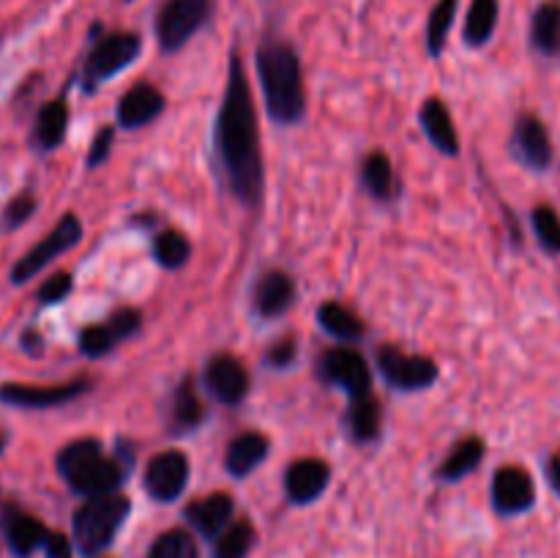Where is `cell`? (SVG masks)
<instances>
[{
    "mask_svg": "<svg viewBox=\"0 0 560 558\" xmlns=\"http://www.w3.org/2000/svg\"><path fill=\"white\" fill-rule=\"evenodd\" d=\"M148 558H200L197 542L189 531L173 528L164 531L148 550Z\"/></svg>",
    "mask_w": 560,
    "mask_h": 558,
    "instance_id": "cell-34",
    "label": "cell"
},
{
    "mask_svg": "<svg viewBox=\"0 0 560 558\" xmlns=\"http://www.w3.org/2000/svg\"><path fill=\"white\" fill-rule=\"evenodd\" d=\"M164 93L151 82H137L118 104V124L124 129H142L164 113Z\"/></svg>",
    "mask_w": 560,
    "mask_h": 558,
    "instance_id": "cell-17",
    "label": "cell"
},
{
    "mask_svg": "<svg viewBox=\"0 0 560 558\" xmlns=\"http://www.w3.org/2000/svg\"><path fill=\"white\" fill-rule=\"evenodd\" d=\"M131 503L129 498L113 492V496H98V498H85L80 509L74 512L71 520V531H74V545L77 550L85 558L98 556V553L107 550L109 545L118 536L120 525L129 518Z\"/></svg>",
    "mask_w": 560,
    "mask_h": 558,
    "instance_id": "cell-4",
    "label": "cell"
},
{
    "mask_svg": "<svg viewBox=\"0 0 560 558\" xmlns=\"http://www.w3.org/2000/svg\"><path fill=\"white\" fill-rule=\"evenodd\" d=\"M153 257L164 268H184L191 257V244L178 230H164L153 239Z\"/></svg>",
    "mask_w": 560,
    "mask_h": 558,
    "instance_id": "cell-33",
    "label": "cell"
},
{
    "mask_svg": "<svg viewBox=\"0 0 560 558\" xmlns=\"http://www.w3.org/2000/svg\"><path fill=\"white\" fill-rule=\"evenodd\" d=\"M320 372L328 383L345 388L350 399L372 394V372L364 356L353 348H334L320 356Z\"/></svg>",
    "mask_w": 560,
    "mask_h": 558,
    "instance_id": "cell-9",
    "label": "cell"
},
{
    "mask_svg": "<svg viewBox=\"0 0 560 558\" xmlns=\"http://www.w3.org/2000/svg\"><path fill=\"white\" fill-rule=\"evenodd\" d=\"M91 392V381L88 377H77V381L60 383V386H25V383H3L0 386V403L14 405V408H58V405L71 403V399L82 397Z\"/></svg>",
    "mask_w": 560,
    "mask_h": 558,
    "instance_id": "cell-10",
    "label": "cell"
},
{
    "mask_svg": "<svg viewBox=\"0 0 560 558\" xmlns=\"http://www.w3.org/2000/svg\"><path fill=\"white\" fill-rule=\"evenodd\" d=\"M80 241H82V222L74 217V213H66V217L60 219V222L55 224V228L49 230V233L44 235L36 246H31V249H27L25 255H22L14 266H11L9 279L14 284L31 282V279L38 277V274H42L44 268L55 260V257H60L63 252L74 249Z\"/></svg>",
    "mask_w": 560,
    "mask_h": 558,
    "instance_id": "cell-6",
    "label": "cell"
},
{
    "mask_svg": "<svg viewBox=\"0 0 560 558\" xmlns=\"http://www.w3.org/2000/svg\"><path fill=\"white\" fill-rule=\"evenodd\" d=\"M377 367L383 377L399 392H419V388L432 386L438 381V364L427 356L402 353L394 345L377 350Z\"/></svg>",
    "mask_w": 560,
    "mask_h": 558,
    "instance_id": "cell-8",
    "label": "cell"
},
{
    "mask_svg": "<svg viewBox=\"0 0 560 558\" xmlns=\"http://www.w3.org/2000/svg\"><path fill=\"white\" fill-rule=\"evenodd\" d=\"M536 503V485L530 479V474L520 465H506V468H498L492 476V507L498 514H523L528 509H534Z\"/></svg>",
    "mask_w": 560,
    "mask_h": 558,
    "instance_id": "cell-13",
    "label": "cell"
},
{
    "mask_svg": "<svg viewBox=\"0 0 560 558\" xmlns=\"http://www.w3.org/2000/svg\"><path fill=\"white\" fill-rule=\"evenodd\" d=\"M206 386L219 403L238 405L249 392V372L235 356H213L206 367Z\"/></svg>",
    "mask_w": 560,
    "mask_h": 558,
    "instance_id": "cell-15",
    "label": "cell"
},
{
    "mask_svg": "<svg viewBox=\"0 0 560 558\" xmlns=\"http://www.w3.org/2000/svg\"><path fill=\"white\" fill-rule=\"evenodd\" d=\"M255 525L249 520H235L213 542V558H246L255 547Z\"/></svg>",
    "mask_w": 560,
    "mask_h": 558,
    "instance_id": "cell-31",
    "label": "cell"
},
{
    "mask_svg": "<svg viewBox=\"0 0 560 558\" xmlns=\"http://www.w3.org/2000/svg\"><path fill=\"white\" fill-rule=\"evenodd\" d=\"M3 446H5V438L0 435V454H3Z\"/></svg>",
    "mask_w": 560,
    "mask_h": 558,
    "instance_id": "cell-43",
    "label": "cell"
},
{
    "mask_svg": "<svg viewBox=\"0 0 560 558\" xmlns=\"http://www.w3.org/2000/svg\"><path fill=\"white\" fill-rule=\"evenodd\" d=\"M257 74H260L266 109L273 124L293 126L306 115V91L301 58L293 44L273 38L257 47Z\"/></svg>",
    "mask_w": 560,
    "mask_h": 558,
    "instance_id": "cell-2",
    "label": "cell"
},
{
    "mask_svg": "<svg viewBox=\"0 0 560 558\" xmlns=\"http://www.w3.org/2000/svg\"><path fill=\"white\" fill-rule=\"evenodd\" d=\"M189 485V460L178 449L159 452L145 468V490L153 501L170 503Z\"/></svg>",
    "mask_w": 560,
    "mask_h": 558,
    "instance_id": "cell-11",
    "label": "cell"
},
{
    "mask_svg": "<svg viewBox=\"0 0 560 558\" xmlns=\"http://www.w3.org/2000/svg\"><path fill=\"white\" fill-rule=\"evenodd\" d=\"M534 233L547 255H560V217L552 206H536L530 213Z\"/></svg>",
    "mask_w": 560,
    "mask_h": 558,
    "instance_id": "cell-35",
    "label": "cell"
},
{
    "mask_svg": "<svg viewBox=\"0 0 560 558\" xmlns=\"http://www.w3.org/2000/svg\"><path fill=\"white\" fill-rule=\"evenodd\" d=\"M459 0H438L430 11V20H427V49H430L432 58L443 53L446 47V38L452 33L454 16H457Z\"/></svg>",
    "mask_w": 560,
    "mask_h": 558,
    "instance_id": "cell-32",
    "label": "cell"
},
{
    "mask_svg": "<svg viewBox=\"0 0 560 558\" xmlns=\"http://www.w3.org/2000/svg\"><path fill=\"white\" fill-rule=\"evenodd\" d=\"M69 131V104L66 98H52L44 104L33 126V146L38 151H55Z\"/></svg>",
    "mask_w": 560,
    "mask_h": 558,
    "instance_id": "cell-23",
    "label": "cell"
},
{
    "mask_svg": "<svg viewBox=\"0 0 560 558\" xmlns=\"http://www.w3.org/2000/svg\"><path fill=\"white\" fill-rule=\"evenodd\" d=\"M266 359L271 367H288L290 361L295 359V342L293 339H282V342H277L271 350H268Z\"/></svg>",
    "mask_w": 560,
    "mask_h": 558,
    "instance_id": "cell-39",
    "label": "cell"
},
{
    "mask_svg": "<svg viewBox=\"0 0 560 558\" xmlns=\"http://www.w3.org/2000/svg\"><path fill=\"white\" fill-rule=\"evenodd\" d=\"M55 465H58L60 479L82 498L113 496L129 474L126 465L118 457H107L102 443L93 438L66 443L55 457Z\"/></svg>",
    "mask_w": 560,
    "mask_h": 558,
    "instance_id": "cell-3",
    "label": "cell"
},
{
    "mask_svg": "<svg viewBox=\"0 0 560 558\" xmlns=\"http://www.w3.org/2000/svg\"><path fill=\"white\" fill-rule=\"evenodd\" d=\"M233 512H235V503L228 492H211V496L200 498V501L186 507V520H189L202 536L217 539V536L230 525Z\"/></svg>",
    "mask_w": 560,
    "mask_h": 558,
    "instance_id": "cell-18",
    "label": "cell"
},
{
    "mask_svg": "<svg viewBox=\"0 0 560 558\" xmlns=\"http://www.w3.org/2000/svg\"><path fill=\"white\" fill-rule=\"evenodd\" d=\"M36 195L33 191H20L16 197H11L9 206L3 208V228L5 230H16L27 222V219L36 213Z\"/></svg>",
    "mask_w": 560,
    "mask_h": 558,
    "instance_id": "cell-36",
    "label": "cell"
},
{
    "mask_svg": "<svg viewBox=\"0 0 560 558\" xmlns=\"http://www.w3.org/2000/svg\"><path fill=\"white\" fill-rule=\"evenodd\" d=\"M481 460H485V441L476 435H470V438H465V441H459L457 446L448 452V457L443 460L441 468L435 470V476L443 481L465 479L470 470L479 468Z\"/></svg>",
    "mask_w": 560,
    "mask_h": 558,
    "instance_id": "cell-26",
    "label": "cell"
},
{
    "mask_svg": "<svg viewBox=\"0 0 560 558\" xmlns=\"http://www.w3.org/2000/svg\"><path fill=\"white\" fill-rule=\"evenodd\" d=\"M71 288H74V279H71L69 271H60L55 274V277H49L47 282L38 288L36 299L42 306H52V304H60V301L66 299V295L71 293Z\"/></svg>",
    "mask_w": 560,
    "mask_h": 558,
    "instance_id": "cell-37",
    "label": "cell"
},
{
    "mask_svg": "<svg viewBox=\"0 0 560 558\" xmlns=\"http://www.w3.org/2000/svg\"><path fill=\"white\" fill-rule=\"evenodd\" d=\"M381 425H383V410H381V403H377L372 394L350 399L348 427H350V438H353L355 443L375 441V438L381 435Z\"/></svg>",
    "mask_w": 560,
    "mask_h": 558,
    "instance_id": "cell-28",
    "label": "cell"
},
{
    "mask_svg": "<svg viewBox=\"0 0 560 558\" xmlns=\"http://www.w3.org/2000/svg\"><path fill=\"white\" fill-rule=\"evenodd\" d=\"M142 49V38L137 33L129 31H115L104 33L96 44L91 47V53L82 60L80 71V85L85 93L96 91L102 82H107L109 77L120 74L126 66H131L137 60Z\"/></svg>",
    "mask_w": 560,
    "mask_h": 558,
    "instance_id": "cell-5",
    "label": "cell"
},
{
    "mask_svg": "<svg viewBox=\"0 0 560 558\" xmlns=\"http://www.w3.org/2000/svg\"><path fill=\"white\" fill-rule=\"evenodd\" d=\"M268 446L271 443H268V438L262 432H241L238 438L230 441L228 454H224V468L233 476H238V479H244V476H249L266 460Z\"/></svg>",
    "mask_w": 560,
    "mask_h": 558,
    "instance_id": "cell-22",
    "label": "cell"
},
{
    "mask_svg": "<svg viewBox=\"0 0 560 558\" xmlns=\"http://www.w3.org/2000/svg\"><path fill=\"white\" fill-rule=\"evenodd\" d=\"M44 556L47 558H71V542L63 534L49 531L47 542H44Z\"/></svg>",
    "mask_w": 560,
    "mask_h": 558,
    "instance_id": "cell-40",
    "label": "cell"
},
{
    "mask_svg": "<svg viewBox=\"0 0 560 558\" xmlns=\"http://www.w3.org/2000/svg\"><path fill=\"white\" fill-rule=\"evenodd\" d=\"M202 421H206V405H202L195 381L186 377L173 394V427L175 430H195Z\"/></svg>",
    "mask_w": 560,
    "mask_h": 558,
    "instance_id": "cell-30",
    "label": "cell"
},
{
    "mask_svg": "<svg viewBox=\"0 0 560 558\" xmlns=\"http://www.w3.org/2000/svg\"><path fill=\"white\" fill-rule=\"evenodd\" d=\"M113 140H115L113 126H104V129H98V135L93 137V142H91V151H88V159H85L88 167L93 170V167H98V164L107 162L109 148H113Z\"/></svg>",
    "mask_w": 560,
    "mask_h": 558,
    "instance_id": "cell-38",
    "label": "cell"
},
{
    "mask_svg": "<svg viewBox=\"0 0 560 558\" xmlns=\"http://www.w3.org/2000/svg\"><path fill=\"white\" fill-rule=\"evenodd\" d=\"M512 151L530 170H550L552 159H556L550 131L536 115H523L517 120L512 135Z\"/></svg>",
    "mask_w": 560,
    "mask_h": 558,
    "instance_id": "cell-14",
    "label": "cell"
},
{
    "mask_svg": "<svg viewBox=\"0 0 560 558\" xmlns=\"http://www.w3.org/2000/svg\"><path fill=\"white\" fill-rule=\"evenodd\" d=\"M49 528L36 520L33 514L22 512V509L11 507L5 512V542H9V550L16 558H27L31 553L44 550V542H47Z\"/></svg>",
    "mask_w": 560,
    "mask_h": 558,
    "instance_id": "cell-20",
    "label": "cell"
},
{
    "mask_svg": "<svg viewBox=\"0 0 560 558\" xmlns=\"http://www.w3.org/2000/svg\"><path fill=\"white\" fill-rule=\"evenodd\" d=\"M295 284L290 274L284 271H266L255 284V312L260 317H279L293 306Z\"/></svg>",
    "mask_w": 560,
    "mask_h": 558,
    "instance_id": "cell-19",
    "label": "cell"
},
{
    "mask_svg": "<svg viewBox=\"0 0 560 558\" xmlns=\"http://www.w3.org/2000/svg\"><path fill=\"white\" fill-rule=\"evenodd\" d=\"M213 137H217L219 164H222V173L235 200L249 208L260 206L262 189H266V170H262L260 135H257L255 98H252V88L238 53H233L230 58L228 91H224L222 107H219Z\"/></svg>",
    "mask_w": 560,
    "mask_h": 558,
    "instance_id": "cell-1",
    "label": "cell"
},
{
    "mask_svg": "<svg viewBox=\"0 0 560 558\" xmlns=\"http://www.w3.org/2000/svg\"><path fill=\"white\" fill-rule=\"evenodd\" d=\"M419 120H421V129H424L427 140H430L438 151L446 153V156H457L459 135H457V129H454L452 113H448V107L441 102V98L438 96L427 98V102L421 104Z\"/></svg>",
    "mask_w": 560,
    "mask_h": 558,
    "instance_id": "cell-21",
    "label": "cell"
},
{
    "mask_svg": "<svg viewBox=\"0 0 560 558\" xmlns=\"http://www.w3.org/2000/svg\"><path fill=\"white\" fill-rule=\"evenodd\" d=\"M42 345H44V339L38 337V334L33 332V328H31V332H25V334H22V348H25L27 353L38 356V353H42Z\"/></svg>",
    "mask_w": 560,
    "mask_h": 558,
    "instance_id": "cell-42",
    "label": "cell"
},
{
    "mask_svg": "<svg viewBox=\"0 0 560 558\" xmlns=\"http://www.w3.org/2000/svg\"><path fill=\"white\" fill-rule=\"evenodd\" d=\"M211 0H164L156 11V38L164 53H175L195 38L211 16Z\"/></svg>",
    "mask_w": 560,
    "mask_h": 558,
    "instance_id": "cell-7",
    "label": "cell"
},
{
    "mask_svg": "<svg viewBox=\"0 0 560 558\" xmlns=\"http://www.w3.org/2000/svg\"><path fill=\"white\" fill-rule=\"evenodd\" d=\"M328 481H331V468L328 463L317 457L295 460L288 470H284V492H288L290 503H304L317 501L326 492Z\"/></svg>",
    "mask_w": 560,
    "mask_h": 558,
    "instance_id": "cell-16",
    "label": "cell"
},
{
    "mask_svg": "<svg viewBox=\"0 0 560 558\" xmlns=\"http://www.w3.org/2000/svg\"><path fill=\"white\" fill-rule=\"evenodd\" d=\"M317 323L326 334H331L339 342H355V339L364 337V323L348 306L337 304V301H326L317 310Z\"/></svg>",
    "mask_w": 560,
    "mask_h": 558,
    "instance_id": "cell-27",
    "label": "cell"
},
{
    "mask_svg": "<svg viewBox=\"0 0 560 558\" xmlns=\"http://www.w3.org/2000/svg\"><path fill=\"white\" fill-rule=\"evenodd\" d=\"M361 181H364L366 195L375 197V200H394L397 197V173H394L392 162H388L386 153H370L361 164Z\"/></svg>",
    "mask_w": 560,
    "mask_h": 558,
    "instance_id": "cell-25",
    "label": "cell"
},
{
    "mask_svg": "<svg viewBox=\"0 0 560 558\" xmlns=\"http://www.w3.org/2000/svg\"><path fill=\"white\" fill-rule=\"evenodd\" d=\"M530 44L545 58L560 55V0H545L530 20Z\"/></svg>",
    "mask_w": 560,
    "mask_h": 558,
    "instance_id": "cell-24",
    "label": "cell"
},
{
    "mask_svg": "<svg viewBox=\"0 0 560 558\" xmlns=\"http://www.w3.org/2000/svg\"><path fill=\"white\" fill-rule=\"evenodd\" d=\"M142 315L137 310H118L107 317L104 323L96 326H88L85 332H80V350L88 359H102V356L113 353L118 348V342L129 339L131 334L140 332Z\"/></svg>",
    "mask_w": 560,
    "mask_h": 558,
    "instance_id": "cell-12",
    "label": "cell"
},
{
    "mask_svg": "<svg viewBox=\"0 0 560 558\" xmlns=\"http://www.w3.org/2000/svg\"><path fill=\"white\" fill-rule=\"evenodd\" d=\"M545 470H547V481H550L552 492H556V496H560V452L550 454V460H547Z\"/></svg>",
    "mask_w": 560,
    "mask_h": 558,
    "instance_id": "cell-41",
    "label": "cell"
},
{
    "mask_svg": "<svg viewBox=\"0 0 560 558\" xmlns=\"http://www.w3.org/2000/svg\"><path fill=\"white\" fill-rule=\"evenodd\" d=\"M498 14H501V3L498 0H474L465 16V42L470 47H485L492 38L498 27Z\"/></svg>",
    "mask_w": 560,
    "mask_h": 558,
    "instance_id": "cell-29",
    "label": "cell"
}]
</instances>
